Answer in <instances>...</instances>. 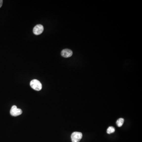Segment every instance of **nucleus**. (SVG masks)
Returning a JSON list of instances; mask_svg holds the SVG:
<instances>
[{
	"label": "nucleus",
	"mask_w": 142,
	"mask_h": 142,
	"mask_svg": "<svg viewBox=\"0 0 142 142\" xmlns=\"http://www.w3.org/2000/svg\"><path fill=\"white\" fill-rule=\"evenodd\" d=\"M115 129L114 127L112 126L109 127L107 129V133L109 134H110L111 133L115 132Z\"/></svg>",
	"instance_id": "7"
},
{
	"label": "nucleus",
	"mask_w": 142,
	"mask_h": 142,
	"mask_svg": "<svg viewBox=\"0 0 142 142\" xmlns=\"http://www.w3.org/2000/svg\"><path fill=\"white\" fill-rule=\"evenodd\" d=\"M82 133L79 132H74L72 133L71 139L72 142H79L82 138Z\"/></svg>",
	"instance_id": "2"
},
{
	"label": "nucleus",
	"mask_w": 142,
	"mask_h": 142,
	"mask_svg": "<svg viewBox=\"0 0 142 142\" xmlns=\"http://www.w3.org/2000/svg\"><path fill=\"white\" fill-rule=\"evenodd\" d=\"M2 3H3V0H0V8H1L2 7Z\"/></svg>",
	"instance_id": "8"
},
{
	"label": "nucleus",
	"mask_w": 142,
	"mask_h": 142,
	"mask_svg": "<svg viewBox=\"0 0 142 142\" xmlns=\"http://www.w3.org/2000/svg\"><path fill=\"white\" fill-rule=\"evenodd\" d=\"M10 113L11 115L14 117H17L21 115L22 113L21 109L17 108V106L14 105L12 107L10 111Z\"/></svg>",
	"instance_id": "3"
},
{
	"label": "nucleus",
	"mask_w": 142,
	"mask_h": 142,
	"mask_svg": "<svg viewBox=\"0 0 142 142\" xmlns=\"http://www.w3.org/2000/svg\"><path fill=\"white\" fill-rule=\"evenodd\" d=\"M43 30H44V28H43V26L39 24V25H36L35 27L34 28L33 31L34 34L36 35H38L42 33L43 32Z\"/></svg>",
	"instance_id": "4"
},
{
	"label": "nucleus",
	"mask_w": 142,
	"mask_h": 142,
	"mask_svg": "<svg viewBox=\"0 0 142 142\" xmlns=\"http://www.w3.org/2000/svg\"><path fill=\"white\" fill-rule=\"evenodd\" d=\"M124 121V120L122 118H120V119L118 120L117 122H116L118 126L119 127H121L123 124Z\"/></svg>",
	"instance_id": "6"
},
{
	"label": "nucleus",
	"mask_w": 142,
	"mask_h": 142,
	"mask_svg": "<svg viewBox=\"0 0 142 142\" xmlns=\"http://www.w3.org/2000/svg\"><path fill=\"white\" fill-rule=\"evenodd\" d=\"M32 88L36 91H40L42 89V84L40 81L37 80H32L30 82Z\"/></svg>",
	"instance_id": "1"
},
{
	"label": "nucleus",
	"mask_w": 142,
	"mask_h": 142,
	"mask_svg": "<svg viewBox=\"0 0 142 142\" xmlns=\"http://www.w3.org/2000/svg\"><path fill=\"white\" fill-rule=\"evenodd\" d=\"M61 55L64 58H69L72 55L73 52L72 50L68 49H64L61 51Z\"/></svg>",
	"instance_id": "5"
}]
</instances>
